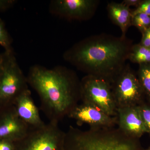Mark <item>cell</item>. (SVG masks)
<instances>
[{
  "label": "cell",
  "instance_id": "obj_24",
  "mask_svg": "<svg viewBox=\"0 0 150 150\" xmlns=\"http://www.w3.org/2000/svg\"><path fill=\"white\" fill-rule=\"evenodd\" d=\"M5 55L4 53L0 54V77L3 72L4 65Z\"/></svg>",
  "mask_w": 150,
  "mask_h": 150
},
{
  "label": "cell",
  "instance_id": "obj_4",
  "mask_svg": "<svg viewBox=\"0 0 150 150\" xmlns=\"http://www.w3.org/2000/svg\"><path fill=\"white\" fill-rule=\"evenodd\" d=\"M4 53V65L0 77V108L13 105L17 98L28 89L27 77L20 68L13 51Z\"/></svg>",
  "mask_w": 150,
  "mask_h": 150
},
{
  "label": "cell",
  "instance_id": "obj_22",
  "mask_svg": "<svg viewBox=\"0 0 150 150\" xmlns=\"http://www.w3.org/2000/svg\"><path fill=\"white\" fill-rule=\"evenodd\" d=\"M0 150H15L14 142L8 140H0Z\"/></svg>",
  "mask_w": 150,
  "mask_h": 150
},
{
  "label": "cell",
  "instance_id": "obj_23",
  "mask_svg": "<svg viewBox=\"0 0 150 150\" xmlns=\"http://www.w3.org/2000/svg\"><path fill=\"white\" fill-rule=\"evenodd\" d=\"M142 1L141 0H124L121 3L129 7L131 6H134L137 8L140 5Z\"/></svg>",
  "mask_w": 150,
  "mask_h": 150
},
{
  "label": "cell",
  "instance_id": "obj_25",
  "mask_svg": "<svg viewBox=\"0 0 150 150\" xmlns=\"http://www.w3.org/2000/svg\"><path fill=\"white\" fill-rule=\"evenodd\" d=\"M144 150H150V145L149 146V147L148 148V149H146Z\"/></svg>",
  "mask_w": 150,
  "mask_h": 150
},
{
  "label": "cell",
  "instance_id": "obj_20",
  "mask_svg": "<svg viewBox=\"0 0 150 150\" xmlns=\"http://www.w3.org/2000/svg\"><path fill=\"white\" fill-rule=\"evenodd\" d=\"M16 3L15 0H0V12L8 10Z\"/></svg>",
  "mask_w": 150,
  "mask_h": 150
},
{
  "label": "cell",
  "instance_id": "obj_12",
  "mask_svg": "<svg viewBox=\"0 0 150 150\" xmlns=\"http://www.w3.org/2000/svg\"><path fill=\"white\" fill-rule=\"evenodd\" d=\"M13 105L19 117L30 129L40 128L46 124L40 118L38 108L34 103L29 89L17 98Z\"/></svg>",
  "mask_w": 150,
  "mask_h": 150
},
{
  "label": "cell",
  "instance_id": "obj_8",
  "mask_svg": "<svg viewBox=\"0 0 150 150\" xmlns=\"http://www.w3.org/2000/svg\"><path fill=\"white\" fill-rule=\"evenodd\" d=\"M100 2L98 0H53L50 13L68 20L86 21L93 16Z\"/></svg>",
  "mask_w": 150,
  "mask_h": 150
},
{
  "label": "cell",
  "instance_id": "obj_18",
  "mask_svg": "<svg viewBox=\"0 0 150 150\" xmlns=\"http://www.w3.org/2000/svg\"><path fill=\"white\" fill-rule=\"evenodd\" d=\"M138 106L146 129L147 133L149 134L150 137V103L146 100Z\"/></svg>",
  "mask_w": 150,
  "mask_h": 150
},
{
  "label": "cell",
  "instance_id": "obj_6",
  "mask_svg": "<svg viewBox=\"0 0 150 150\" xmlns=\"http://www.w3.org/2000/svg\"><path fill=\"white\" fill-rule=\"evenodd\" d=\"M58 123L49 121L40 128L30 129L25 137L14 142L15 150H63L66 132Z\"/></svg>",
  "mask_w": 150,
  "mask_h": 150
},
{
  "label": "cell",
  "instance_id": "obj_10",
  "mask_svg": "<svg viewBox=\"0 0 150 150\" xmlns=\"http://www.w3.org/2000/svg\"><path fill=\"white\" fill-rule=\"evenodd\" d=\"M29 127L19 117L13 105L0 108V140L16 142L26 135Z\"/></svg>",
  "mask_w": 150,
  "mask_h": 150
},
{
  "label": "cell",
  "instance_id": "obj_1",
  "mask_svg": "<svg viewBox=\"0 0 150 150\" xmlns=\"http://www.w3.org/2000/svg\"><path fill=\"white\" fill-rule=\"evenodd\" d=\"M132 45L126 37L102 33L76 43L65 51L63 58L87 75L110 84L126 66Z\"/></svg>",
  "mask_w": 150,
  "mask_h": 150
},
{
  "label": "cell",
  "instance_id": "obj_16",
  "mask_svg": "<svg viewBox=\"0 0 150 150\" xmlns=\"http://www.w3.org/2000/svg\"><path fill=\"white\" fill-rule=\"evenodd\" d=\"M131 25L137 28L142 34L150 28V16L144 14H137L132 17Z\"/></svg>",
  "mask_w": 150,
  "mask_h": 150
},
{
  "label": "cell",
  "instance_id": "obj_2",
  "mask_svg": "<svg viewBox=\"0 0 150 150\" xmlns=\"http://www.w3.org/2000/svg\"><path fill=\"white\" fill-rule=\"evenodd\" d=\"M28 83L37 93L40 108L50 121L59 123L81 100V81L72 70L35 65L29 69Z\"/></svg>",
  "mask_w": 150,
  "mask_h": 150
},
{
  "label": "cell",
  "instance_id": "obj_3",
  "mask_svg": "<svg viewBox=\"0 0 150 150\" xmlns=\"http://www.w3.org/2000/svg\"><path fill=\"white\" fill-rule=\"evenodd\" d=\"M139 139L128 137L118 127L90 128L83 131L70 126L63 150H144Z\"/></svg>",
  "mask_w": 150,
  "mask_h": 150
},
{
  "label": "cell",
  "instance_id": "obj_17",
  "mask_svg": "<svg viewBox=\"0 0 150 150\" xmlns=\"http://www.w3.org/2000/svg\"><path fill=\"white\" fill-rule=\"evenodd\" d=\"M12 39L6 27L4 22L0 18V45L4 48L5 51H13L12 47Z\"/></svg>",
  "mask_w": 150,
  "mask_h": 150
},
{
  "label": "cell",
  "instance_id": "obj_7",
  "mask_svg": "<svg viewBox=\"0 0 150 150\" xmlns=\"http://www.w3.org/2000/svg\"><path fill=\"white\" fill-rule=\"evenodd\" d=\"M110 86L117 108L138 106L146 101L137 74L128 64Z\"/></svg>",
  "mask_w": 150,
  "mask_h": 150
},
{
  "label": "cell",
  "instance_id": "obj_14",
  "mask_svg": "<svg viewBox=\"0 0 150 150\" xmlns=\"http://www.w3.org/2000/svg\"><path fill=\"white\" fill-rule=\"evenodd\" d=\"M128 60L139 65L150 64V49L140 43L133 45L129 52Z\"/></svg>",
  "mask_w": 150,
  "mask_h": 150
},
{
  "label": "cell",
  "instance_id": "obj_21",
  "mask_svg": "<svg viewBox=\"0 0 150 150\" xmlns=\"http://www.w3.org/2000/svg\"><path fill=\"white\" fill-rule=\"evenodd\" d=\"M139 43L150 49V28L142 33V40Z\"/></svg>",
  "mask_w": 150,
  "mask_h": 150
},
{
  "label": "cell",
  "instance_id": "obj_15",
  "mask_svg": "<svg viewBox=\"0 0 150 150\" xmlns=\"http://www.w3.org/2000/svg\"><path fill=\"white\" fill-rule=\"evenodd\" d=\"M137 74L146 100L150 103V64L139 65Z\"/></svg>",
  "mask_w": 150,
  "mask_h": 150
},
{
  "label": "cell",
  "instance_id": "obj_5",
  "mask_svg": "<svg viewBox=\"0 0 150 150\" xmlns=\"http://www.w3.org/2000/svg\"><path fill=\"white\" fill-rule=\"evenodd\" d=\"M81 100L111 116H117V107L110 84L91 75L81 80Z\"/></svg>",
  "mask_w": 150,
  "mask_h": 150
},
{
  "label": "cell",
  "instance_id": "obj_9",
  "mask_svg": "<svg viewBox=\"0 0 150 150\" xmlns=\"http://www.w3.org/2000/svg\"><path fill=\"white\" fill-rule=\"evenodd\" d=\"M68 117L74 119L79 125L87 124L90 128H111L117 126V116L107 115L90 105L78 104L72 110Z\"/></svg>",
  "mask_w": 150,
  "mask_h": 150
},
{
  "label": "cell",
  "instance_id": "obj_13",
  "mask_svg": "<svg viewBox=\"0 0 150 150\" xmlns=\"http://www.w3.org/2000/svg\"><path fill=\"white\" fill-rule=\"evenodd\" d=\"M109 18L114 24L120 28L122 32L121 37H126L128 29L131 26L132 15L130 7L122 3L112 2L107 7Z\"/></svg>",
  "mask_w": 150,
  "mask_h": 150
},
{
  "label": "cell",
  "instance_id": "obj_11",
  "mask_svg": "<svg viewBox=\"0 0 150 150\" xmlns=\"http://www.w3.org/2000/svg\"><path fill=\"white\" fill-rule=\"evenodd\" d=\"M117 113L118 128L127 136L139 139L147 133L138 105L119 108Z\"/></svg>",
  "mask_w": 150,
  "mask_h": 150
},
{
  "label": "cell",
  "instance_id": "obj_19",
  "mask_svg": "<svg viewBox=\"0 0 150 150\" xmlns=\"http://www.w3.org/2000/svg\"><path fill=\"white\" fill-rule=\"evenodd\" d=\"M139 13L144 14L150 16V0L142 1L140 5L131 11L132 17Z\"/></svg>",
  "mask_w": 150,
  "mask_h": 150
}]
</instances>
